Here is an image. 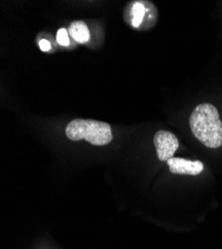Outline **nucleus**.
<instances>
[{
	"label": "nucleus",
	"mask_w": 222,
	"mask_h": 249,
	"mask_svg": "<svg viewBox=\"0 0 222 249\" xmlns=\"http://www.w3.org/2000/svg\"><path fill=\"white\" fill-rule=\"evenodd\" d=\"M189 126L194 137L205 147L222 146V122L217 109L208 103L200 104L191 112Z\"/></svg>",
	"instance_id": "1"
},
{
	"label": "nucleus",
	"mask_w": 222,
	"mask_h": 249,
	"mask_svg": "<svg viewBox=\"0 0 222 249\" xmlns=\"http://www.w3.org/2000/svg\"><path fill=\"white\" fill-rule=\"evenodd\" d=\"M65 133L71 141L85 140L93 146H105L113 140L112 129L108 123L90 119L71 121L67 124Z\"/></svg>",
	"instance_id": "2"
},
{
	"label": "nucleus",
	"mask_w": 222,
	"mask_h": 249,
	"mask_svg": "<svg viewBox=\"0 0 222 249\" xmlns=\"http://www.w3.org/2000/svg\"><path fill=\"white\" fill-rule=\"evenodd\" d=\"M154 144L158 160L161 161H168L173 158L174 153L178 149L179 142L172 133L168 131H157L154 137Z\"/></svg>",
	"instance_id": "3"
},
{
	"label": "nucleus",
	"mask_w": 222,
	"mask_h": 249,
	"mask_svg": "<svg viewBox=\"0 0 222 249\" xmlns=\"http://www.w3.org/2000/svg\"><path fill=\"white\" fill-rule=\"evenodd\" d=\"M167 162L170 168V172L175 175L198 176L205 170V165L200 160H190L173 157Z\"/></svg>",
	"instance_id": "4"
},
{
	"label": "nucleus",
	"mask_w": 222,
	"mask_h": 249,
	"mask_svg": "<svg viewBox=\"0 0 222 249\" xmlns=\"http://www.w3.org/2000/svg\"><path fill=\"white\" fill-rule=\"evenodd\" d=\"M150 4V1L130 2L124 11L125 22L133 28H139L144 22Z\"/></svg>",
	"instance_id": "5"
},
{
	"label": "nucleus",
	"mask_w": 222,
	"mask_h": 249,
	"mask_svg": "<svg viewBox=\"0 0 222 249\" xmlns=\"http://www.w3.org/2000/svg\"><path fill=\"white\" fill-rule=\"evenodd\" d=\"M69 35L78 43H86L90 39V31L84 21H74L68 29Z\"/></svg>",
	"instance_id": "6"
},
{
	"label": "nucleus",
	"mask_w": 222,
	"mask_h": 249,
	"mask_svg": "<svg viewBox=\"0 0 222 249\" xmlns=\"http://www.w3.org/2000/svg\"><path fill=\"white\" fill-rule=\"evenodd\" d=\"M56 39H57V42L62 45V46H68L70 41H69V33H68V30H66L65 28H60L57 32V36H56Z\"/></svg>",
	"instance_id": "7"
},
{
	"label": "nucleus",
	"mask_w": 222,
	"mask_h": 249,
	"mask_svg": "<svg viewBox=\"0 0 222 249\" xmlns=\"http://www.w3.org/2000/svg\"><path fill=\"white\" fill-rule=\"evenodd\" d=\"M39 47H40V49H41V51L47 52V51L50 50L51 45L49 43V41H47L46 39H42V40L39 41Z\"/></svg>",
	"instance_id": "8"
}]
</instances>
